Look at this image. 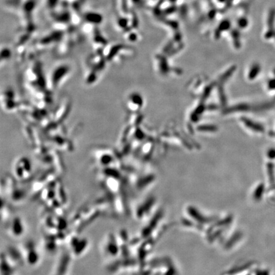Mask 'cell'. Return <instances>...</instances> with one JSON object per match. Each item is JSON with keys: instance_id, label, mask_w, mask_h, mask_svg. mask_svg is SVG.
<instances>
[{"instance_id": "cell-1", "label": "cell", "mask_w": 275, "mask_h": 275, "mask_svg": "<svg viewBox=\"0 0 275 275\" xmlns=\"http://www.w3.org/2000/svg\"><path fill=\"white\" fill-rule=\"evenodd\" d=\"M71 67L68 65H59L54 66L50 71L48 82L52 89L60 87L65 81L67 80L71 74Z\"/></svg>"}, {"instance_id": "cell-2", "label": "cell", "mask_w": 275, "mask_h": 275, "mask_svg": "<svg viewBox=\"0 0 275 275\" xmlns=\"http://www.w3.org/2000/svg\"><path fill=\"white\" fill-rule=\"evenodd\" d=\"M22 250L24 261L29 266H34L39 262L40 257L33 241H28L26 244L25 243Z\"/></svg>"}, {"instance_id": "cell-3", "label": "cell", "mask_w": 275, "mask_h": 275, "mask_svg": "<svg viewBox=\"0 0 275 275\" xmlns=\"http://www.w3.org/2000/svg\"><path fill=\"white\" fill-rule=\"evenodd\" d=\"M14 172L19 179H26L31 174V164L28 157H22L17 159L14 164Z\"/></svg>"}, {"instance_id": "cell-4", "label": "cell", "mask_w": 275, "mask_h": 275, "mask_svg": "<svg viewBox=\"0 0 275 275\" xmlns=\"http://www.w3.org/2000/svg\"><path fill=\"white\" fill-rule=\"evenodd\" d=\"M26 225L22 218L17 216L12 218L8 227V231L10 235L15 238L21 237L26 233Z\"/></svg>"}, {"instance_id": "cell-5", "label": "cell", "mask_w": 275, "mask_h": 275, "mask_svg": "<svg viewBox=\"0 0 275 275\" xmlns=\"http://www.w3.org/2000/svg\"><path fill=\"white\" fill-rule=\"evenodd\" d=\"M107 239L105 246V253H107L110 257L117 256V250H117V243L112 236L109 237Z\"/></svg>"}, {"instance_id": "cell-6", "label": "cell", "mask_w": 275, "mask_h": 275, "mask_svg": "<svg viewBox=\"0 0 275 275\" xmlns=\"http://www.w3.org/2000/svg\"><path fill=\"white\" fill-rule=\"evenodd\" d=\"M259 69H260L259 66L258 65L255 66L253 68L252 72H251L250 76L252 77V78H254V77H255V76L257 75V73H259Z\"/></svg>"}, {"instance_id": "cell-7", "label": "cell", "mask_w": 275, "mask_h": 275, "mask_svg": "<svg viewBox=\"0 0 275 275\" xmlns=\"http://www.w3.org/2000/svg\"><path fill=\"white\" fill-rule=\"evenodd\" d=\"M268 87L269 89H275V78L269 81Z\"/></svg>"}, {"instance_id": "cell-8", "label": "cell", "mask_w": 275, "mask_h": 275, "mask_svg": "<svg viewBox=\"0 0 275 275\" xmlns=\"http://www.w3.org/2000/svg\"><path fill=\"white\" fill-rule=\"evenodd\" d=\"M268 156L271 159L275 158V149L272 148L268 152Z\"/></svg>"}, {"instance_id": "cell-9", "label": "cell", "mask_w": 275, "mask_h": 275, "mask_svg": "<svg viewBox=\"0 0 275 275\" xmlns=\"http://www.w3.org/2000/svg\"><path fill=\"white\" fill-rule=\"evenodd\" d=\"M271 135L272 136H275V133H271Z\"/></svg>"}, {"instance_id": "cell-10", "label": "cell", "mask_w": 275, "mask_h": 275, "mask_svg": "<svg viewBox=\"0 0 275 275\" xmlns=\"http://www.w3.org/2000/svg\"><path fill=\"white\" fill-rule=\"evenodd\" d=\"M274 75H275V70H274Z\"/></svg>"}]
</instances>
